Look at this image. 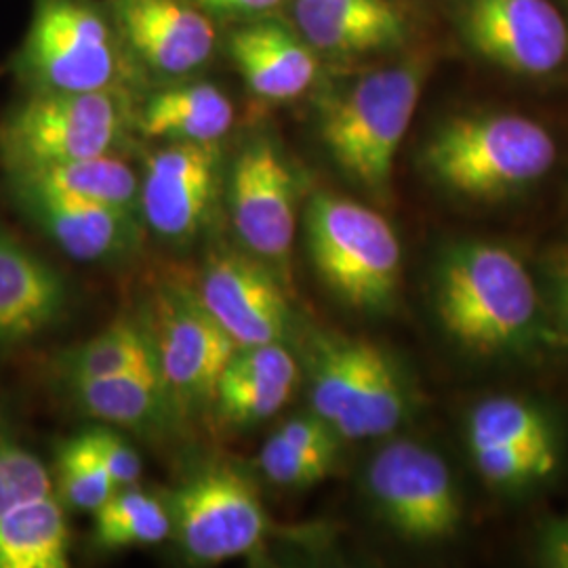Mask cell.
<instances>
[{
  "instance_id": "cell-1",
  "label": "cell",
  "mask_w": 568,
  "mask_h": 568,
  "mask_svg": "<svg viewBox=\"0 0 568 568\" xmlns=\"http://www.w3.org/2000/svg\"><path fill=\"white\" fill-rule=\"evenodd\" d=\"M434 307L448 339L480 358L520 356L541 331V295L525 262L501 244L462 241L440 253Z\"/></svg>"
},
{
  "instance_id": "cell-2",
  "label": "cell",
  "mask_w": 568,
  "mask_h": 568,
  "mask_svg": "<svg viewBox=\"0 0 568 568\" xmlns=\"http://www.w3.org/2000/svg\"><path fill=\"white\" fill-rule=\"evenodd\" d=\"M427 65L408 60L358 77L326 95L318 135L331 161L375 201L392 192L394 159L405 140L426 82Z\"/></svg>"
},
{
  "instance_id": "cell-3",
  "label": "cell",
  "mask_w": 568,
  "mask_h": 568,
  "mask_svg": "<svg viewBox=\"0 0 568 568\" xmlns=\"http://www.w3.org/2000/svg\"><path fill=\"white\" fill-rule=\"evenodd\" d=\"M556 156V142L539 122L511 112H487L440 124L422 161L448 192L497 201L544 180Z\"/></svg>"
},
{
  "instance_id": "cell-4",
  "label": "cell",
  "mask_w": 568,
  "mask_h": 568,
  "mask_svg": "<svg viewBox=\"0 0 568 568\" xmlns=\"http://www.w3.org/2000/svg\"><path fill=\"white\" fill-rule=\"evenodd\" d=\"M305 244L318 278L342 304L379 314L396 302L403 246L375 209L339 194H314L305 206Z\"/></svg>"
},
{
  "instance_id": "cell-5",
  "label": "cell",
  "mask_w": 568,
  "mask_h": 568,
  "mask_svg": "<svg viewBox=\"0 0 568 568\" xmlns=\"http://www.w3.org/2000/svg\"><path fill=\"white\" fill-rule=\"evenodd\" d=\"M305 358L312 413L342 440L386 438L408 419L413 392L382 345L325 333L310 339Z\"/></svg>"
},
{
  "instance_id": "cell-6",
  "label": "cell",
  "mask_w": 568,
  "mask_h": 568,
  "mask_svg": "<svg viewBox=\"0 0 568 568\" xmlns=\"http://www.w3.org/2000/svg\"><path fill=\"white\" fill-rule=\"evenodd\" d=\"M122 42L93 0H37L18 72L37 91L121 89Z\"/></svg>"
},
{
  "instance_id": "cell-7",
  "label": "cell",
  "mask_w": 568,
  "mask_h": 568,
  "mask_svg": "<svg viewBox=\"0 0 568 568\" xmlns=\"http://www.w3.org/2000/svg\"><path fill=\"white\" fill-rule=\"evenodd\" d=\"M122 89L37 91L0 124V159L9 173L110 154L124 133Z\"/></svg>"
},
{
  "instance_id": "cell-8",
  "label": "cell",
  "mask_w": 568,
  "mask_h": 568,
  "mask_svg": "<svg viewBox=\"0 0 568 568\" xmlns=\"http://www.w3.org/2000/svg\"><path fill=\"white\" fill-rule=\"evenodd\" d=\"M365 483L379 518L406 541H447L462 527V495L450 467L417 440L403 438L379 448L368 462Z\"/></svg>"
},
{
  "instance_id": "cell-9",
  "label": "cell",
  "mask_w": 568,
  "mask_h": 568,
  "mask_svg": "<svg viewBox=\"0 0 568 568\" xmlns=\"http://www.w3.org/2000/svg\"><path fill=\"white\" fill-rule=\"evenodd\" d=\"M169 514L185 556L204 565L251 554L267 528L257 488L230 464L196 469L173 493Z\"/></svg>"
},
{
  "instance_id": "cell-10",
  "label": "cell",
  "mask_w": 568,
  "mask_h": 568,
  "mask_svg": "<svg viewBox=\"0 0 568 568\" xmlns=\"http://www.w3.org/2000/svg\"><path fill=\"white\" fill-rule=\"evenodd\" d=\"M297 196V175L281 145L265 135L244 143L230 169V215L239 241L272 270L288 267Z\"/></svg>"
},
{
  "instance_id": "cell-11",
  "label": "cell",
  "mask_w": 568,
  "mask_h": 568,
  "mask_svg": "<svg viewBox=\"0 0 568 568\" xmlns=\"http://www.w3.org/2000/svg\"><path fill=\"white\" fill-rule=\"evenodd\" d=\"M150 337L173 405L213 400L239 345L199 302L196 293L166 288L154 304Z\"/></svg>"
},
{
  "instance_id": "cell-12",
  "label": "cell",
  "mask_w": 568,
  "mask_h": 568,
  "mask_svg": "<svg viewBox=\"0 0 568 568\" xmlns=\"http://www.w3.org/2000/svg\"><path fill=\"white\" fill-rule=\"evenodd\" d=\"M220 185L217 143H166L145 163L140 182L143 220L166 243H190L209 222Z\"/></svg>"
},
{
  "instance_id": "cell-13",
  "label": "cell",
  "mask_w": 568,
  "mask_h": 568,
  "mask_svg": "<svg viewBox=\"0 0 568 568\" xmlns=\"http://www.w3.org/2000/svg\"><path fill=\"white\" fill-rule=\"evenodd\" d=\"M462 23L480 58L514 74L546 77L567 60V23L549 0H467Z\"/></svg>"
},
{
  "instance_id": "cell-14",
  "label": "cell",
  "mask_w": 568,
  "mask_h": 568,
  "mask_svg": "<svg viewBox=\"0 0 568 568\" xmlns=\"http://www.w3.org/2000/svg\"><path fill=\"white\" fill-rule=\"evenodd\" d=\"M196 297L239 347L276 344L288 333L291 305L283 286L274 270L251 253H213Z\"/></svg>"
},
{
  "instance_id": "cell-15",
  "label": "cell",
  "mask_w": 568,
  "mask_h": 568,
  "mask_svg": "<svg viewBox=\"0 0 568 568\" xmlns=\"http://www.w3.org/2000/svg\"><path fill=\"white\" fill-rule=\"evenodd\" d=\"M121 42L145 70L161 79H183L215 53L211 16L192 0H112Z\"/></svg>"
},
{
  "instance_id": "cell-16",
  "label": "cell",
  "mask_w": 568,
  "mask_h": 568,
  "mask_svg": "<svg viewBox=\"0 0 568 568\" xmlns=\"http://www.w3.org/2000/svg\"><path fill=\"white\" fill-rule=\"evenodd\" d=\"M227 51L246 87L265 102L302 98L321 72L318 53L297 28L270 16L234 28Z\"/></svg>"
},
{
  "instance_id": "cell-17",
  "label": "cell",
  "mask_w": 568,
  "mask_h": 568,
  "mask_svg": "<svg viewBox=\"0 0 568 568\" xmlns=\"http://www.w3.org/2000/svg\"><path fill=\"white\" fill-rule=\"evenodd\" d=\"M13 192L30 220L77 262H112L129 255L140 243L135 211L68 196Z\"/></svg>"
},
{
  "instance_id": "cell-18",
  "label": "cell",
  "mask_w": 568,
  "mask_h": 568,
  "mask_svg": "<svg viewBox=\"0 0 568 568\" xmlns=\"http://www.w3.org/2000/svg\"><path fill=\"white\" fill-rule=\"evenodd\" d=\"M293 23L316 53L361 58L406 41L408 20L392 0H295Z\"/></svg>"
},
{
  "instance_id": "cell-19",
  "label": "cell",
  "mask_w": 568,
  "mask_h": 568,
  "mask_svg": "<svg viewBox=\"0 0 568 568\" xmlns=\"http://www.w3.org/2000/svg\"><path fill=\"white\" fill-rule=\"evenodd\" d=\"M65 305L68 288L58 270L0 227V345L47 331Z\"/></svg>"
},
{
  "instance_id": "cell-20",
  "label": "cell",
  "mask_w": 568,
  "mask_h": 568,
  "mask_svg": "<svg viewBox=\"0 0 568 568\" xmlns=\"http://www.w3.org/2000/svg\"><path fill=\"white\" fill-rule=\"evenodd\" d=\"M234 124V103L213 82H185L156 91L138 126L150 140L220 143Z\"/></svg>"
},
{
  "instance_id": "cell-21",
  "label": "cell",
  "mask_w": 568,
  "mask_h": 568,
  "mask_svg": "<svg viewBox=\"0 0 568 568\" xmlns=\"http://www.w3.org/2000/svg\"><path fill=\"white\" fill-rule=\"evenodd\" d=\"M9 175L11 187L20 192L68 196L126 211H135L140 206V180L135 171L121 159L112 156V152L68 163L34 166Z\"/></svg>"
},
{
  "instance_id": "cell-22",
  "label": "cell",
  "mask_w": 568,
  "mask_h": 568,
  "mask_svg": "<svg viewBox=\"0 0 568 568\" xmlns=\"http://www.w3.org/2000/svg\"><path fill=\"white\" fill-rule=\"evenodd\" d=\"M68 386L87 415L110 426H150L173 405L156 366L110 377H68Z\"/></svg>"
},
{
  "instance_id": "cell-23",
  "label": "cell",
  "mask_w": 568,
  "mask_h": 568,
  "mask_svg": "<svg viewBox=\"0 0 568 568\" xmlns=\"http://www.w3.org/2000/svg\"><path fill=\"white\" fill-rule=\"evenodd\" d=\"M68 551L65 506L55 493L0 518V568H65Z\"/></svg>"
},
{
  "instance_id": "cell-24",
  "label": "cell",
  "mask_w": 568,
  "mask_h": 568,
  "mask_svg": "<svg viewBox=\"0 0 568 568\" xmlns=\"http://www.w3.org/2000/svg\"><path fill=\"white\" fill-rule=\"evenodd\" d=\"M467 450L560 447L546 410L516 396L480 400L466 419Z\"/></svg>"
},
{
  "instance_id": "cell-25",
  "label": "cell",
  "mask_w": 568,
  "mask_h": 568,
  "mask_svg": "<svg viewBox=\"0 0 568 568\" xmlns=\"http://www.w3.org/2000/svg\"><path fill=\"white\" fill-rule=\"evenodd\" d=\"M171 532L169 509L138 485L116 488L95 511V539L105 549L159 546Z\"/></svg>"
},
{
  "instance_id": "cell-26",
  "label": "cell",
  "mask_w": 568,
  "mask_h": 568,
  "mask_svg": "<svg viewBox=\"0 0 568 568\" xmlns=\"http://www.w3.org/2000/svg\"><path fill=\"white\" fill-rule=\"evenodd\" d=\"M159 368L150 331L119 321L65 356L68 377H110L140 368Z\"/></svg>"
},
{
  "instance_id": "cell-27",
  "label": "cell",
  "mask_w": 568,
  "mask_h": 568,
  "mask_svg": "<svg viewBox=\"0 0 568 568\" xmlns=\"http://www.w3.org/2000/svg\"><path fill=\"white\" fill-rule=\"evenodd\" d=\"M58 493L61 504L79 511H98L116 490L102 457L91 445L87 432L61 443L55 455Z\"/></svg>"
},
{
  "instance_id": "cell-28",
  "label": "cell",
  "mask_w": 568,
  "mask_h": 568,
  "mask_svg": "<svg viewBox=\"0 0 568 568\" xmlns=\"http://www.w3.org/2000/svg\"><path fill=\"white\" fill-rule=\"evenodd\" d=\"M488 487L516 493L549 478L560 464V447L480 448L469 453Z\"/></svg>"
},
{
  "instance_id": "cell-29",
  "label": "cell",
  "mask_w": 568,
  "mask_h": 568,
  "mask_svg": "<svg viewBox=\"0 0 568 568\" xmlns=\"http://www.w3.org/2000/svg\"><path fill=\"white\" fill-rule=\"evenodd\" d=\"M295 389L297 387L222 373L213 403L224 426H255L283 410Z\"/></svg>"
},
{
  "instance_id": "cell-30",
  "label": "cell",
  "mask_w": 568,
  "mask_h": 568,
  "mask_svg": "<svg viewBox=\"0 0 568 568\" xmlns=\"http://www.w3.org/2000/svg\"><path fill=\"white\" fill-rule=\"evenodd\" d=\"M53 493L51 471L41 457L0 427V518Z\"/></svg>"
},
{
  "instance_id": "cell-31",
  "label": "cell",
  "mask_w": 568,
  "mask_h": 568,
  "mask_svg": "<svg viewBox=\"0 0 568 568\" xmlns=\"http://www.w3.org/2000/svg\"><path fill=\"white\" fill-rule=\"evenodd\" d=\"M337 459L295 448L274 432L260 453L265 478L284 488H307L323 483Z\"/></svg>"
},
{
  "instance_id": "cell-32",
  "label": "cell",
  "mask_w": 568,
  "mask_h": 568,
  "mask_svg": "<svg viewBox=\"0 0 568 568\" xmlns=\"http://www.w3.org/2000/svg\"><path fill=\"white\" fill-rule=\"evenodd\" d=\"M91 445L102 457L103 466L110 471L116 487L138 485L142 476V457L131 447L119 432L110 427H95L87 432Z\"/></svg>"
},
{
  "instance_id": "cell-33",
  "label": "cell",
  "mask_w": 568,
  "mask_h": 568,
  "mask_svg": "<svg viewBox=\"0 0 568 568\" xmlns=\"http://www.w3.org/2000/svg\"><path fill=\"white\" fill-rule=\"evenodd\" d=\"M276 434L283 438L284 443H288L295 448L325 455L331 459L339 457V445H342L339 434L316 413L291 417L288 422H284L283 426L276 429Z\"/></svg>"
},
{
  "instance_id": "cell-34",
  "label": "cell",
  "mask_w": 568,
  "mask_h": 568,
  "mask_svg": "<svg viewBox=\"0 0 568 568\" xmlns=\"http://www.w3.org/2000/svg\"><path fill=\"white\" fill-rule=\"evenodd\" d=\"M535 558L541 567L568 568V514L551 516L539 525Z\"/></svg>"
},
{
  "instance_id": "cell-35",
  "label": "cell",
  "mask_w": 568,
  "mask_h": 568,
  "mask_svg": "<svg viewBox=\"0 0 568 568\" xmlns=\"http://www.w3.org/2000/svg\"><path fill=\"white\" fill-rule=\"evenodd\" d=\"M206 16L255 20L272 16L284 0H192Z\"/></svg>"
},
{
  "instance_id": "cell-36",
  "label": "cell",
  "mask_w": 568,
  "mask_h": 568,
  "mask_svg": "<svg viewBox=\"0 0 568 568\" xmlns=\"http://www.w3.org/2000/svg\"><path fill=\"white\" fill-rule=\"evenodd\" d=\"M549 281H551V297L558 323L562 326V333L568 342V248L558 253L549 267Z\"/></svg>"
}]
</instances>
